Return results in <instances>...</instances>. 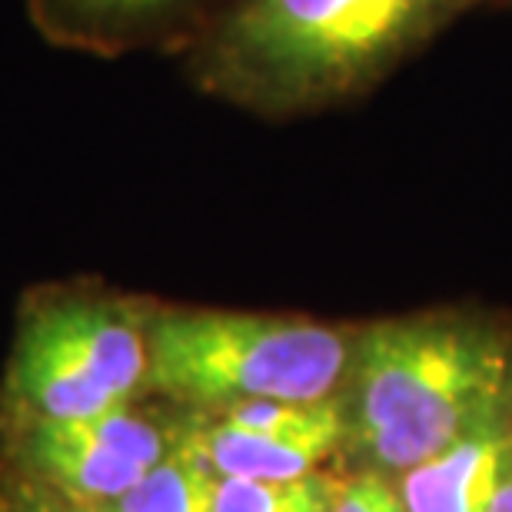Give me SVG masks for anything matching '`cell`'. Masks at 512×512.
Listing matches in <instances>:
<instances>
[{"instance_id":"6da1fadb","label":"cell","mask_w":512,"mask_h":512,"mask_svg":"<svg viewBox=\"0 0 512 512\" xmlns=\"http://www.w3.org/2000/svg\"><path fill=\"white\" fill-rule=\"evenodd\" d=\"M512 0H223L177 54L193 94L263 124L350 110L479 10Z\"/></svg>"},{"instance_id":"7a4b0ae2","label":"cell","mask_w":512,"mask_h":512,"mask_svg":"<svg viewBox=\"0 0 512 512\" xmlns=\"http://www.w3.org/2000/svg\"><path fill=\"white\" fill-rule=\"evenodd\" d=\"M340 403L366 473L403 476L512 413V320L449 306L356 326Z\"/></svg>"},{"instance_id":"3957f363","label":"cell","mask_w":512,"mask_h":512,"mask_svg":"<svg viewBox=\"0 0 512 512\" xmlns=\"http://www.w3.org/2000/svg\"><path fill=\"white\" fill-rule=\"evenodd\" d=\"M356 326L310 316L150 303L147 383L193 406L340 399Z\"/></svg>"},{"instance_id":"277c9868","label":"cell","mask_w":512,"mask_h":512,"mask_svg":"<svg viewBox=\"0 0 512 512\" xmlns=\"http://www.w3.org/2000/svg\"><path fill=\"white\" fill-rule=\"evenodd\" d=\"M150 300L104 286H47L24 300L7 389L30 419H90L147 383Z\"/></svg>"},{"instance_id":"5b68a950","label":"cell","mask_w":512,"mask_h":512,"mask_svg":"<svg viewBox=\"0 0 512 512\" xmlns=\"http://www.w3.org/2000/svg\"><path fill=\"white\" fill-rule=\"evenodd\" d=\"M187 439L220 479L283 483L316 473V466L343 446L346 419L340 399H256L220 409L217 419L193 429Z\"/></svg>"},{"instance_id":"8992f818","label":"cell","mask_w":512,"mask_h":512,"mask_svg":"<svg viewBox=\"0 0 512 512\" xmlns=\"http://www.w3.org/2000/svg\"><path fill=\"white\" fill-rule=\"evenodd\" d=\"M223 0H24L44 44L100 60L177 57Z\"/></svg>"},{"instance_id":"52a82bcc","label":"cell","mask_w":512,"mask_h":512,"mask_svg":"<svg viewBox=\"0 0 512 512\" xmlns=\"http://www.w3.org/2000/svg\"><path fill=\"white\" fill-rule=\"evenodd\" d=\"M24 456L70 503H110L147 476V466L107 446L80 419H30Z\"/></svg>"},{"instance_id":"ba28073f","label":"cell","mask_w":512,"mask_h":512,"mask_svg":"<svg viewBox=\"0 0 512 512\" xmlns=\"http://www.w3.org/2000/svg\"><path fill=\"white\" fill-rule=\"evenodd\" d=\"M512 456V413L479 426L439 456L406 469L396 486L406 512H483Z\"/></svg>"},{"instance_id":"9c48e42d","label":"cell","mask_w":512,"mask_h":512,"mask_svg":"<svg viewBox=\"0 0 512 512\" xmlns=\"http://www.w3.org/2000/svg\"><path fill=\"white\" fill-rule=\"evenodd\" d=\"M220 476L207 466V459L197 453L183 433L170 453L157 466L147 469V476L124 496L97 503L107 512H210L217 496Z\"/></svg>"},{"instance_id":"30bf717a","label":"cell","mask_w":512,"mask_h":512,"mask_svg":"<svg viewBox=\"0 0 512 512\" xmlns=\"http://www.w3.org/2000/svg\"><path fill=\"white\" fill-rule=\"evenodd\" d=\"M340 479L310 473L283 483L260 479H220L210 512H333Z\"/></svg>"},{"instance_id":"8fae6325","label":"cell","mask_w":512,"mask_h":512,"mask_svg":"<svg viewBox=\"0 0 512 512\" xmlns=\"http://www.w3.org/2000/svg\"><path fill=\"white\" fill-rule=\"evenodd\" d=\"M333 512H406L403 499H399L396 486H389V479L380 473H363L346 479L336 496Z\"/></svg>"},{"instance_id":"7c38bea8","label":"cell","mask_w":512,"mask_h":512,"mask_svg":"<svg viewBox=\"0 0 512 512\" xmlns=\"http://www.w3.org/2000/svg\"><path fill=\"white\" fill-rule=\"evenodd\" d=\"M0 512H77L64 496L47 493L44 486H14L7 496H0Z\"/></svg>"},{"instance_id":"4fadbf2b","label":"cell","mask_w":512,"mask_h":512,"mask_svg":"<svg viewBox=\"0 0 512 512\" xmlns=\"http://www.w3.org/2000/svg\"><path fill=\"white\" fill-rule=\"evenodd\" d=\"M483 512H512V456L503 466V473H499V483H496L493 496H489Z\"/></svg>"},{"instance_id":"5bb4252c","label":"cell","mask_w":512,"mask_h":512,"mask_svg":"<svg viewBox=\"0 0 512 512\" xmlns=\"http://www.w3.org/2000/svg\"><path fill=\"white\" fill-rule=\"evenodd\" d=\"M67 503H70V499H67ZM70 506H74L77 512H107V509H100L97 503H70Z\"/></svg>"},{"instance_id":"9a60e30c","label":"cell","mask_w":512,"mask_h":512,"mask_svg":"<svg viewBox=\"0 0 512 512\" xmlns=\"http://www.w3.org/2000/svg\"><path fill=\"white\" fill-rule=\"evenodd\" d=\"M506 14H512V4H509V10H506Z\"/></svg>"}]
</instances>
